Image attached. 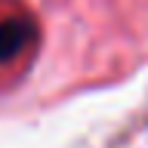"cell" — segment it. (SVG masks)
Instances as JSON below:
<instances>
[{
	"label": "cell",
	"instance_id": "obj_1",
	"mask_svg": "<svg viewBox=\"0 0 148 148\" xmlns=\"http://www.w3.org/2000/svg\"><path fill=\"white\" fill-rule=\"evenodd\" d=\"M34 40V25L28 18H6L0 22V62H12Z\"/></svg>",
	"mask_w": 148,
	"mask_h": 148
}]
</instances>
